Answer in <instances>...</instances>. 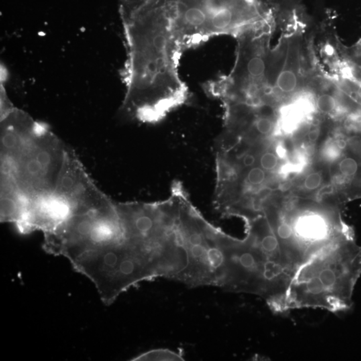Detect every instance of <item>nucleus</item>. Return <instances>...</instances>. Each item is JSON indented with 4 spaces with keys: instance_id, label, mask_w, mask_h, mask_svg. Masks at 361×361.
Masks as SVG:
<instances>
[{
    "instance_id": "2",
    "label": "nucleus",
    "mask_w": 361,
    "mask_h": 361,
    "mask_svg": "<svg viewBox=\"0 0 361 361\" xmlns=\"http://www.w3.org/2000/svg\"><path fill=\"white\" fill-rule=\"evenodd\" d=\"M361 276V247L349 239L326 247L296 270L286 296V311L319 309L347 313Z\"/></svg>"
},
{
    "instance_id": "9",
    "label": "nucleus",
    "mask_w": 361,
    "mask_h": 361,
    "mask_svg": "<svg viewBox=\"0 0 361 361\" xmlns=\"http://www.w3.org/2000/svg\"><path fill=\"white\" fill-rule=\"evenodd\" d=\"M182 353L169 349H156L143 353L133 361H183Z\"/></svg>"
},
{
    "instance_id": "4",
    "label": "nucleus",
    "mask_w": 361,
    "mask_h": 361,
    "mask_svg": "<svg viewBox=\"0 0 361 361\" xmlns=\"http://www.w3.org/2000/svg\"><path fill=\"white\" fill-rule=\"evenodd\" d=\"M66 147L48 127L36 122L14 160L1 163V177L12 179L28 199L52 193Z\"/></svg>"
},
{
    "instance_id": "3",
    "label": "nucleus",
    "mask_w": 361,
    "mask_h": 361,
    "mask_svg": "<svg viewBox=\"0 0 361 361\" xmlns=\"http://www.w3.org/2000/svg\"><path fill=\"white\" fill-rule=\"evenodd\" d=\"M183 52L218 36L237 37L278 21L270 0H165Z\"/></svg>"
},
{
    "instance_id": "17",
    "label": "nucleus",
    "mask_w": 361,
    "mask_h": 361,
    "mask_svg": "<svg viewBox=\"0 0 361 361\" xmlns=\"http://www.w3.org/2000/svg\"><path fill=\"white\" fill-rule=\"evenodd\" d=\"M242 163L246 168H251L256 163V158H255L254 155L247 154L243 158Z\"/></svg>"
},
{
    "instance_id": "20",
    "label": "nucleus",
    "mask_w": 361,
    "mask_h": 361,
    "mask_svg": "<svg viewBox=\"0 0 361 361\" xmlns=\"http://www.w3.org/2000/svg\"><path fill=\"white\" fill-rule=\"evenodd\" d=\"M337 145H338L339 148L343 149L346 147L347 143L344 140H340L338 141Z\"/></svg>"
},
{
    "instance_id": "14",
    "label": "nucleus",
    "mask_w": 361,
    "mask_h": 361,
    "mask_svg": "<svg viewBox=\"0 0 361 361\" xmlns=\"http://www.w3.org/2000/svg\"><path fill=\"white\" fill-rule=\"evenodd\" d=\"M260 163L263 170L273 171L278 166V160L277 156L273 153L266 152L261 157Z\"/></svg>"
},
{
    "instance_id": "1",
    "label": "nucleus",
    "mask_w": 361,
    "mask_h": 361,
    "mask_svg": "<svg viewBox=\"0 0 361 361\" xmlns=\"http://www.w3.org/2000/svg\"><path fill=\"white\" fill-rule=\"evenodd\" d=\"M121 13L127 50L123 109L139 121L158 122L188 99L179 72L183 51L165 0L127 1Z\"/></svg>"
},
{
    "instance_id": "13",
    "label": "nucleus",
    "mask_w": 361,
    "mask_h": 361,
    "mask_svg": "<svg viewBox=\"0 0 361 361\" xmlns=\"http://www.w3.org/2000/svg\"><path fill=\"white\" fill-rule=\"evenodd\" d=\"M247 181L252 186L261 185L266 179V174L262 168H253L251 169L247 175Z\"/></svg>"
},
{
    "instance_id": "6",
    "label": "nucleus",
    "mask_w": 361,
    "mask_h": 361,
    "mask_svg": "<svg viewBox=\"0 0 361 361\" xmlns=\"http://www.w3.org/2000/svg\"><path fill=\"white\" fill-rule=\"evenodd\" d=\"M72 212L68 202L53 191L29 199L22 217L15 225L22 234L35 231L48 233L64 222Z\"/></svg>"
},
{
    "instance_id": "5",
    "label": "nucleus",
    "mask_w": 361,
    "mask_h": 361,
    "mask_svg": "<svg viewBox=\"0 0 361 361\" xmlns=\"http://www.w3.org/2000/svg\"><path fill=\"white\" fill-rule=\"evenodd\" d=\"M54 192L68 202L72 212L101 207L111 201L96 185L75 152L67 147Z\"/></svg>"
},
{
    "instance_id": "12",
    "label": "nucleus",
    "mask_w": 361,
    "mask_h": 361,
    "mask_svg": "<svg viewBox=\"0 0 361 361\" xmlns=\"http://www.w3.org/2000/svg\"><path fill=\"white\" fill-rule=\"evenodd\" d=\"M339 168L343 176L347 178H351L355 176L358 172L359 165L354 159L346 158L341 161Z\"/></svg>"
},
{
    "instance_id": "7",
    "label": "nucleus",
    "mask_w": 361,
    "mask_h": 361,
    "mask_svg": "<svg viewBox=\"0 0 361 361\" xmlns=\"http://www.w3.org/2000/svg\"><path fill=\"white\" fill-rule=\"evenodd\" d=\"M305 23L298 21L287 29L288 48L283 68L274 87L276 97H292L305 90L308 83L302 64V44Z\"/></svg>"
},
{
    "instance_id": "8",
    "label": "nucleus",
    "mask_w": 361,
    "mask_h": 361,
    "mask_svg": "<svg viewBox=\"0 0 361 361\" xmlns=\"http://www.w3.org/2000/svg\"><path fill=\"white\" fill-rule=\"evenodd\" d=\"M28 198L9 178L1 177V222L16 224L24 213Z\"/></svg>"
},
{
    "instance_id": "19",
    "label": "nucleus",
    "mask_w": 361,
    "mask_h": 361,
    "mask_svg": "<svg viewBox=\"0 0 361 361\" xmlns=\"http://www.w3.org/2000/svg\"><path fill=\"white\" fill-rule=\"evenodd\" d=\"M319 137V131L318 129H313L310 131L309 139L311 142H315Z\"/></svg>"
},
{
    "instance_id": "15",
    "label": "nucleus",
    "mask_w": 361,
    "mask_h": 361,
    "mask_svg": "<svg viewBox=\"0 0 361 361\" xmlns=\"http://www.w3.org/2000/svg\"><path fill=\"white\" fill-rule=\"evenodd\" d=\"M322 182L323 178L321 174L317 172L312 173L306 177L304 181V187L306 189L313 191L319 188L321 185Z\"/></svg>"
},
{
    "instance_id": "11",
    "label": "nucleus",
    "mask_w": 361,
    "mask_h": 361,
    "mask_svg": "<svg viewBox=\"0 0 361 361\" xmlns=\"http://www.w3.org/2000/svg\"><path fill=\"white\" fill-rule=\"evenodd\" d=\"M251 126L259 134L268 135L273 130L274 123L271 117H258Z\"/></svg>"
},
{
    "instance_id": "16",
    "label": "nucleus",
    "mask_w": 361,
    "mask_h": 361,
    "mask_svg": "<svg viewBox=\"0 0 361 361\" xmlns=\"http://www.w3.org/2000/svg\"><path fill=\"white\" fill-rule=\"evenodd\" d=\"M345 54L352 60H361V39L355 46L344 48Z\"/></svg>"
},
{
    "instance_id": "10",
    "label": "nucleus",
    "mask_w": 361,
    "mask_h": 361,
    "mask_svg": "<svg viewBox=\"0 0 361 361\" xmlns=\"http://www.w3.org/2000/svg\"><path fill=\"white\" fill-rule=\"evenodd\" d=\"M316 107L323 114H332L337 110V101L334 96L323 93L318 96L316 100Z\"/></svg>"
},
{
    "instance_id": "18",
    "label": "nucleus",
    "mask_w": 361,
    "mask_h": 361,
    "mask_svg": "<svg viewBox=\"0 0 361 361\" xmlns=\"http://www.w3.org/2000/svg\"><path fill=\"white\" fill-rule=\"evenodd\" d=\"M333 191L332 185H327L322 188L319 192V196L320 197L327 195V194L331 193Z\"/></svg>"
}]
</instances>
